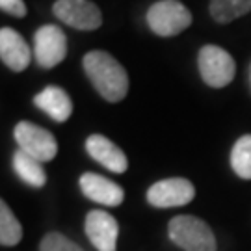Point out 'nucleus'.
<instances>
[{
    "mask_svg": "<svg viewBox=\"0 0 251 251\" xmlns=\"http://www.w3.org/2000/svg\"><path fill=\"white\" fill-rule=\"evenodd\" d=\"M84 71L93 88L108 102H119L128 93V75L112 54L91 50L84 56Z\"/></svg>",
    "mask_w": 251,
    "mask_h": 251,
    "instance_id": "obj_1",
    "label": "nucleus"
},
{
    "mask_svg": "<svg viewBox=\"0 0 251 251\" xmlns=\"http://www.w3.org/2000/svg\"><path fill=\"white\" fill-rule=\"evenodd\" d=\"M168 236L184 251H216L218 242L210 225L196 216L180 214L168 224Z\"/></svg>",
    "mask_w": 251,
    "mask_h": 251,
    "instance_id": "obj_2",
    "label": "nucleus"
},
{
    "mask_svg": "<svg viewBox=\"0 0 251 251\" xmlns=\"http://www.w3.org/2000/svg\"><path fill=\"white\" fill-rule=\"evenodd\" d=\"M147 25L156 36L173 37L192 25V13L179 0H160L147 11Z\"/></svg>",
    "mask_w": 251,
    "mask_h": 251,
    "instance_id": "obj_3",
    "label": "nucleus"
},
{
    "mask_svg": "<svg viewBox=\"0 0 251 251\" xmlns=\"http://www.w3.org/2000/svg\"><path fill=\"white\" fill-rule=\"evenodd\" d=\"M199 73L206 86L222 90L227 84H231L236 73L233 56L225 49L216 45H205L199 50Z\"/></svg>",
    "mask_w": 251,
    "mask_h": 251,
    "instance_id": "obj_4",
    "label": "nucleus"
},
{
    "mask_svg": "<svg viewBox=\"0 0 251 251\" xmlns=\"http://www.w3.org/2000/svg\"><path fill=\"white\" fill-rule=\"evenodd\" d=\"M13 136H15L19 149L30 154V156H34L41 164L50 162L58 152V142L52 136V132H49L43 126L30 123V121L17 123Z\"/></svg>",
    "mask_w": 251,
    "mask_h": 251,
    "instance_id": "obj_5",
    "label": "nucleus"
},
{
    "mask_svg": "<svg viewBox=\"0 0 251 251\" xmlns=\"http://www.w3.org/2000/svg\"><path fill=\"white\" fill-rule=\"evenodd\" d=\"M67 54V37L56 25H45L34 34V56L39 67L52 69Z\"/></svg>",
    "mask_w": 251,
    "mask_h": 251,
    "instance_id": "obj_6",
    "label": "nucleus"
},
{
    "mask_svg": "<svg viewBox=\"0 0 251 251\" xmlns=\"http://www.w3.org/2000/svg\"><path fill=\"white\" fill-rule=\"evenodd\" d=\"M196 198V188L188 179L171 177L154 182L147 190V203L156 208H173L188 205Z\"/></svg>",
    "mask_w": 251,
    "mask_h": 251,
    "instance_id": "obj_7",
    "label": "nucleus"
},
{
    "mask_svg": "<svg viewBox=\"0 0 251 251\" xmlns=\"http://www.w3.org/2000/svg\"><path fill=\"white\" fill-rule=\"evenodd\" d=\"M54 15L76 30H97L102 25L100 9L90 0H56Z\"/></svg>",
    "mask_w": 251,
    "mask_h": 251,
    "instance_id": "obj_8",
    "label": "nucleus"
},
{
    "mask_svg": "<svg viewBox=\"0 0 251 251\" xmlns=\"http://www.w3.org/2000/svg\"><path fill=\"white\" fill-rule=\"evenodd\" d=\"M84 231L97 251H116L119 224L106 210H90L84 222Z\"/></svg>",
    "mask_w": 251,
    "mask_h": 251,
    "instance_id": "obj_9",
    "label": "nucleus"
},
{
    "mask_svg": "<svg viewBox=\"0 0 251 251\" xmlns=\"http://www.w3.org/2000/svg\"><path fill=\"white\" fill-rule=\"evenodd\" d=\"M78 184H80L82 194L99 205L119 206L125 199V192L117 182L106 179L102 175H97V173H91V171L82 175Z\"/></svg>",
    "mask_w": 251,
    "mask_h": 251,
    "instance_id": "obj_10",
    "label": "nucleus"
},
{
    "mask_svg": "<svg viewBox=\"0 0 251 251\" xmlns=\"http://www.w3.org/2000/svg\"><path fill=\"white\" fill-rule=\"evenodd\" d=\"M0 58L6 67L11 71L21 73L25 71L30 60H32V50L25 37L13 28H2L0 30Z\"/></svg>",
    "mask_w": 251,
    "mask_h": 251,
    "instance_id": "obj_11",
    "label": "nucleus"
},
{
    "mask_svg": "<svg viewBox=\"0 0 251 251\" xmlns=\"http://www.w3.org/2000/svg\"><path fill=\"white\" fill-rule=\"evenodd\" d=\"M86 151L95 162L114 173H125L128 170L126 154L112 140L102 134H91L86 140Z\"/></svg>",
    "mask_w": 251,
    "mask_h": 251,
    "instance_id": "obj_12",
    "label": "nucleus"
},
{
    "mask_svg": "<svg viewBox=\"0 0 251 251\" xmlns=\"http://www.w3.org/2000/svg\"><path fill=\"white\" fill-rule=\"evenodd\" d=\"M34 104L58 123L67 121L73 114L71 97L58 86H47L43 91H39L34 97Z\"/></svg>",
    "mask_w": 251,
    "mask_h": 251,
    "instance_id": "obj_13",
    "label": "nucleus"
},
{
    "mask_svg": "<svg viewBox=\"0 0 251 251\" xmlns=\"http://www.w3.org/2000/svg\"><path fill=\"white\" fill-rule=\"evenodd\" d=\"M13 170H15L19 179L26 182L32 188H43L47 184V173L41 166V162L26 154L25 151H21V149L13 154Z\"/></svg>",
    "mask_w": 251,
    "mask_h": 251,
    "instance_id": "obj_14",
    "label": "nucleus"
},
{
    "mask_svg": "<svg viewBox=\"0 0 251 251\" xmlns=\"http://www.w3.org/2000/svg\"><path fill=\"white\" fill-rule=\"evenodd\" d=\"M251 11V0H210V15L216 23H231Z\"/></svg>",
    "mask_w": 251,
    "mask_h": 251,
    "instance_id": "obj_15",
    "label": "nucleus"
},
{
    "mask_svg": "<svg viewBox=\"0 0 251 251\" xmlns=\"http://www.w3.org/2000/svg\"><path fill=\"white\" fill-rule=\"evenodd\" d=\"M23 240V225L19 224L6 201H0V244L11 248Z\"/></svg>",
    "mask_w": 251,
    "mask_h": 251,
    "instance_id": "obj_16",
    "label": "nucleus"
},
{
    "mask_svg": "<svg viewBox=\"0 0 251 251\" xmlns=\"http://www.w3.org/2000/svg\"><path fill=\"white\" fill-rule=\"evenodd\" d=\"M231 168L244 180H251V134L236 140L231 151Z\"/></svg>",
    "mask_w": 251,
    "mask_h": 251,
    "instance_id": "obj_17",
    "label": "nucleus"
},
{
    "mask_svg": "<svg viewBox=\"0 0 251 251\" xmlns=\"http://www.w3.org/2000/svg\"><path fill=\"white\" fill-rule=\"evenodd\" d=\"M39 251H84V250H82L78 244L69 240L65 234L52 231V233H47L41 238Z\"/></svg>",
    "mask_w": 251,
    "mask_h": 251,
    "instance_id": "obj_18",
    "label": "nucleus"
},
{
    "mask_svg": "<svg viewBox=\"0 0 251 251\" xmlns=\"http://www.w3.org/2000/svg\"><path fill=\"white\" fill-rule=\"evenodd\" d=\"M0 8L4 13H9L13 17H25L26 15V6L23 0H0Z\"/></svg>",
    "mask_w": 251,
    "mask_h": 251,
    "instance_id": "obj_19",
    "label": "nucleus"
},
{
    "mask_svg": "<svg viewBox=\"0 0 251 251\" xmlns=\"http://www.w3.org/2000/svg\"><path fill=\"white\" fill-rule=\"evenodd\" d=\"M250 82H251V65H250Z\"/></svg>",
    "mask_w": 251,
    "mask_h": 251,
    "instance_id": "obj_20",
    "label": "nucleus"
}]
</instances>
